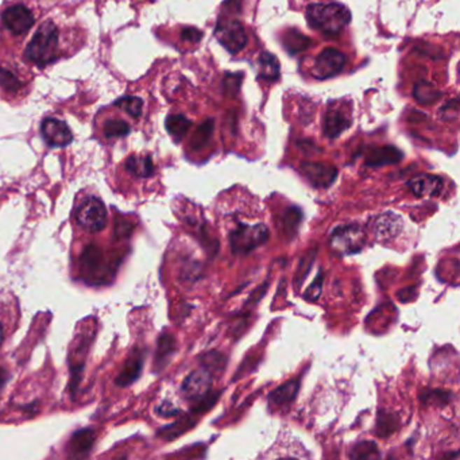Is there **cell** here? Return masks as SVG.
<instances>
[{"instance_id":"40","label":"cell","mask_w":460,"mask_h":460,"mask_svg":"<svg viewBox=\"0 0 460 460\" xmlns=\"http://www.w3.org/2000/svg\"><path fill=\"white\" fill-rule=\"evenodd\" d=\"M203 38V33L199 32L195 27H186L181 32V39L186 41V42H192V43H197L200 39Z\"/></svg>"},{"instance_id":"17","label":"cell","mask_w":460,"mask_h":460,"mask_svg":"<svg viewBox=\"0 0 460 460\" xmlns=\"http://www.w3.org/2000/svg\"><path fill=\"white\" fill-rule=\"evenodd\" d=\"M177 351V342L173 335L162 333L158 339L157 352L154 358V371L160 372L169 365Z\"/></svg>"},{"instance_id":"10","label":"cell","mask_w":460,"mask_h":460,"mask_svg":"<svg viewBox=\"0 0 460 460\" xmlns=\"http://www.w3.org/2000/svg\"><path fill=\"white\" fill-rule=\"evenodd\" d=\"M1 20L6 29L14 36L26 34L34 25L36 17L23 4H14L3 11Z\"/></svg>"},{"instance_id":"1","label":"cell","mask_w":460,"mask_h":460,"mask_svg":"<svg viewBox=\"0 0 460 460\" xmlns=\"http://www.w3.org/2000/svg\"><path fill=\"white\" fill-rule=\"evenodd\" d=\"M311 27L328 37L339 36L350 23V10L340 3H312L307 8Z\"/></svg>"},{"instance_id":"16","label":"cell","mask_w":460,"mask_h":460,"mask_svg":"<svg viewBox=\"0 0 460 460\" xmlns=\"http://www.w3.org/2000/svg\"><path fill=\"white\" fill-rule=\"evenodd\" d=\"M142 368H144V351H132L127 361L125 362L123 368L119 371V375L116 377L115 381L116 385L129 386L139 378Z\"/></svg>"},{"instance_id":"3","label":"cell","mask_w":460,"mask_h":460,"mask_svg":"<svg viewBox=\"0 0 460 460\" xmlns=\"http://www.w3.org/2000/svg\"><path fill=\"white\" fill-rule=\"evenodd\" d=\"M269 240V230L265 224H243L230 234V246L234 256H247Z\"/></svg>"},{"instance_id":"33","label":"cell","mask_w":460,"mask_h":460,"mask_svg":"<svg viewBox=\"0 0 460 460\" xmlns=\"http://www.w3.org/2000/svg\"><path fill=\"white\" fill-rule=\"evenodd\" d=\"M113 106L119 107L120 110L127 112L130 116L132 118H139L142 115V109H144V100L137 96H125L120 97L113 103Z\"/></svg>"},{"instance_id":"29","label":"cell","mask_w":460,"mask_h":460,"mask_svg":"<svg viewBox=\"0 0 460 460\" xmlns=\"http://www.w3.org/2000/svg\"><path fill=\"white\" fill-rule=\"evenodd\" d=\"M317 257V247H314L312 250L307 251L298 262V267H297V273H295V286H301L302 282L305 281V278L309 274L311 269H312L313 263Z\"/></svg>"},{"instance_id":"35","label":"cell","mask_w":460,"mask_h":460,"mask_svg":"<svg viewBox=\"0 0 460 460\" xmlns=\"http://www.w3.org/2000/svg\"><path fill=\"white\" fill-rule=\"evenodd\" d=\"M302 221V212L300 208L297 207H292L289 209H286L284 218H282V225H284V230L288 235L293 237L300 225V223Z\"/></svg>"},{"instance_id":"36","label":"cell","mask_w":460,"mask_h":460,"mask_svg":"<svg viewBox=\"0 0 460 460\" xmlns=\"http://www.w3.org/2000/svg\"><path fill=\"white\" fill-rule=\"evenodd\" d=\"M0 87L7 91H18L22 87V81L13 71L0 67Z\"/></svg>"},{"instance_id":"20","label":"cell","mask_w":460,"mask_h":460,"mask_svg":"<svg viewBox=\"0 0 460 460\" xmlns=\"http://www.w3.org/2000/svg\"><path fill=\"white\" fill-rule=\"evenodd\" d=\"M196 414H190V416H185L183 419L177 420L176 423L170 424L167 426H164L160 432H158V436H161L162 439L165 440H174L177 439L179 436L184 435L185 432L190 431L196 424H197V420H195Z\"/></svg>"},{"instance_id":"34","label":"cell","mask_w":460,"mask_h":460,"mask_svg":"<svg viewBox=\"0 0 460 460\" xmlns=\"http://www.w3.org/2000/svg\"><path fill=\"white\" fill-rule=\"evenodd\" d=\"M378 456V447L374 442H358L351 449L350 458L352 459H374Z\"/></svg>"},{"instance_id":"31","label":"cell","mask_w":460,"mask_h":460,"mask_svg":"<svg viewBox=\"0 0 460 460\" xmlns=\"http://www.w3.org/2000/svg\"><path fill=\"white\" fill-rule=\"evenodd\" d=\"M103 131L109 139H115V138H123V137L129 135L131 127L126 120L119 119V118H112L104 123Z\"/></svg>"},{"instance_id":"4","label":"cell","mask_w":460,"mask_h":460,"mask_svg":"<svg viewBox=\"0 0 460 460\" xmlns=\"http://www.w3.org/2000/svg\"><path fill=\"white\" fill-rule=\"evenodd\" d=\"M366 244V232L359 224H346L331 232L330 246L339 256H354L362 251Z\"/></svg>"},{"instance_id":"23","label":"cell","mask_w":460,"mask_h":460,"mask_svg":"<svg viewBox=\"0 0 460 460\" xmlns=\"http://www.w3.org/2000/svg\"><path fill=\"white\" fill-rule=\"evenodd\" d=\"M400 428V419L397 414L390 412H379L377 417V425H375V433L379 438H389Z\"/></svg>"},{"instance_id":"39","label":"cell","mask_w":460,"mask_h":460,"mask_svg":"<svg viewBox=\"0 0 460 460\" xmlns=\"http://www.w3.org/2000/svg\"><path fill=\"white\" fill-rule=\"evenodd\" d=\"M267 286H269V284H267V282L262 284V285H260L258 289H256V292H253L251 295L249 297V300L246 301L244 307L247 308V307H254V305H257L258 302L260 301V298H262L263 295H265V292H267Z\"/></svg>"},{"instance_id":"6","label":"cell","mask_w":460,"mask_h":460,"mask_svg":"<svg viewBox=\"0 0 460 460\" xmlns=\"http://www.w3.org/2000/svg\"><path fill=\"white\" fill-rule=\"evenodd\" d=\"M347 62V57L337 49L328 48L324 49L320 55L316 57L313 62V77L319 80H327L333 76L340 74Z\"/></svg>"},{"instance_id":"7","label":"cell","mask_w":460,"mask_h":460,"mask_svg":"<svg viewBox=\"0 0 460 460\" xmlns=\"http://www.w3.org/2000/svg\"><path fill=\"white\" fill-rule=\"evenodd\" d=\"M212 382L214 374L202 366L185 378L181 386L183 396L189 401L197 403L212 390Z\"/></svg>"},{"instance_id":"18","label":"cell","mask_w":460,"mask_h":460,"mask_svg":"<svg viewBox=\"0 0 460 460\" xmlns=\"http://www.w3.org/2000/svg\"><path fill=\"white\" fill-rule=\"evenodd\" d=\"M298 390H300V381L297 379L282 384L269 394V405L273 407L291 405L295 401Z\"/></svg>"},{"instance_id":"21","label":"cell","mask_w":460,"mask_h":460,"mask_svg":"<svg viewBox=\"0 0 460 460\" xmlns=\"http://www.w3.org/2000/svg\"><path fill=\"white\" fill-rule=\"evenodd\" d=\"M258 65H259V77L273 83L277 81L279 77V61L276 58V55L265 52L259 55L258 60Z\"/></svg>"},{"instance_id":"22","label":"cell","mask_w":460,"mask_h":460,"mask_svg":"<svg viewBox=\"0 0 460 460\" xmlns=\"http://www.w3.org/2000/svg\"><path fill=\"white\" fill-rule=\"evenodd\" d=\"M95 442V433L91 429H83L76 432L71 440L72 456H85L90 454Z\"/></svg>"},{"instance_id":"9","label":"cell","mask_w":460,"mask_h":460,"mask_svg":"<svg viewBox=\"0 0 460 460\" xmlns=\"http://www.w3.org/2000/svg\"><path fill=\"white\" fill-rule=\"evenodd\" d=\"M404 228V221L394 212H385L368 223V230L379 242H389L397 238Z\"/></svg>"},{"instance_id":"26","label":"cell","mask_w":460,"mask_h":460,"mask_svg":"<svg viewBox=\"0 0 460 460\" xmlns=\"http://www.w3.org/2000/svg\"><path fill=\"white\" fill-rule=\"evenodd\" d=\"M413 96L420 104L429 106V104L436 103L439 100V97H442V92L438 91L431 83L420 81L416 84V87L413 90Z\"/></svg>"},{"instance_id":"41","label":"cell","mask_w":460,"mask_h":460,"mask_svg":"<svg viewBox=\"0 0 460 460\" xmlns=\"http://www.w3.org/2000/svg\"><path fill=\"white\" fill-rule=\"evenodd\" d=\"M157 413L161 414L162 417H173V416H177L180 413V410L176 409L174 406L169 404V403H164L162 405L158 406Z\"/></svg>"},{"instance_id":"27","label":"cell","mask_w":460,"mask_h":460,"mask_svg":"<svg viewBox=\"0 0 460 460\" xmlns=\"http://www.w3.org/2000/svg\"><path fill=\"white\" fill-rule=\"evenodd\" d=\"M214 123H215L214 119H208V120L204 122L202 126H199V129L193 132L192 139H190V148L192 150H195V151L202 150L209 144L212 132H214Z\"/></svg>"},{"instance_id":"14","label":"cell","mask_w":460,"mask_h":460,"mask_svg":"<svg viewBox=\"0 0 460 460\" xmlns=\"http://www.w3.org/2000/svg\"><path fill=\"white\" fill-rule=\"evenodd\" d=\"M412 193L417 197H436L442 193L444 181L435 174H420L407 183Z\"/></svg>"},{"instance_id":"2","label":"cell","mask_w":460,"mask_h":460,"mask_svg":"<svg viewBox=\"0 0 460 460\" xmlns=\"http://www.w3.org/2000/svg\"><path fill=\"white\" fill-rule=\"evenodd\" d=\"M60 52V33L53 22H46L38 27L34 37L29 42L25 55L38 67L55 62Z\"/></svg>"},{"instance_id":"8","label":"cell","mask_w":460,"mask_h":460,"mask_svg":"<svg viewBox=\"0 0 460 460\" xmlns=\"http://www.w3.org/2000/svg\"><path fill=\"white\" fill-rule=\"evenodd\" d=\"M215 36L231 55H237L246 46L247 34L238 20L221 22L215 30Z\"/></svg>"},{"instance_id":"25","label":"cell","mask_w":460,"mask_h":460,"mask_svg":"<svg viewBox=\"0 0 460 460\" xmlns=\"http://www.w3.org/2000/svg\"><path fill=\"white\" fill-rule=\"evenodd\" d=\"M284 46L285 49L291 53V55H295L300 52H304L305 49L309 48L311 45V39L305 37L302 33L297 32V30H289L284 34Z\"/></svg>"},{"instance_id":"15","label":"cell","mask_w":460,"mask_h":460,"mask_svg":"<svg viewBox=\"0 0 460 460\" xmlns=\"http://www.w3.org/2000/svg\"><path fill=\"white\" fill-rule=\"evenodd\" d=\"M404 158L401 150L394 146H379L371 148L366 153L365 164L370 167H381V166L398 164Z\"/></svg>"},{"instance_id":"5","label":"cell","mask_w":460,"mask_h":460,"mask_svg":"<svg viewBox=\"0 0 460 460\" xmlns=\"http://www.w3.org/2000/svg\"><path fill=\"white\" fill-rule=\"evenodd\" d=\"M77 223L90 232H100L107 224V209L104 203L91 197L77 211Z\"/></svg>"},{"instance_id":"43","label":"cell","mask_w":460,"mask_h":460,"mask_svg":"<svg viewBox=\"0 0 460 460\" xmlns=\"http://www.w3.org/2000/svg\"><path fill=\"white\" fill-rule=\"evenodd\" d=\"M0 342H1V326H0Z\"/></svg>"},{"instance_id":"28","label":"cell","mask_w":460,"mask_h":460,"mask_svg":"<svg viewBox=\"0 0 460 460\" xmlns=\"http://www.w3.org/2000/svg\"><path fill=\"white\" fill-rule=\"evenodd\" d=\"M202 366L211 371L212 374H218L224 371L227 365V356L223 355L219 351H209L200 356Z\"/></svg>"},{"instance_id":"32","label":"cell","mask_w":460,"mask_h":460,"mask_svg":"<svg viewBox=\"0 0 460 460\" xmlns=\"http://www.w3.org/2000/svg\"><path fill=\"white\" fill-rule=\"evenodd\" d=\"M80 263H81V269L92 273L96 272L100 267L102 263V251L100 249H97L96 246H88L85 249V251L83 253V256L80 258Z\"/></svg>"},{"instance_id":"24","label":"cell","mask_w":460,"mask_h":460,"mask_svg":"<svg viewBox=\"0 0 460 460\" xmlns=\"http://www.w3.org/2000/svg\"><path fill=\"white\" fill-rule=\"evenodd\" d=\"M192 126V122L184 115H170L166 119V130L174 141H181Z\"/></svg>"},{"instance_id":"19","label":"cell","mask_w":460,"mask_h":460,"mask_svg":"<svg viewBox=\"0 0 460 460\" xmlns=\"http://www.w3.org/2000/svg\"><path fill=\"white\" fill-rule=\"evenodd\" d=\"M126 169L131 174L141 179L151 177L155 172L154 162L148 155H131L126 161Z\"/></svg>"},{"instance_id":"11","label":"cell","mask_w":460,"mask_h":460,"mask_svg":"<svg viewBox=\"0 0 460 460\" xmlns=\"http://www.w3.org/2000/svg\"><path fill=\"white\" fill-rule=\"evenodd\" d=\"M300 172L304 179L317 189L330 188L337 177V169L323 162H302Z\"/></svg>"},{"instance_id":"30","label":"cell","mask_w":460,"mask_h":460,"mask_svg":"<svg viewBox=\"0 0 460 460\" xmlns=\"http://www.w3.org/2000/svg\"><path fill=\"white\" fill-rule=\"evenodd\" d=\"M421 401L426 405L444 406L449 404L454 398V394L448 390L442 389H433V390H425L421 393Z\"/></svg>"},{"instance_id":"38","label":"cell","mask_w":460,"mask_h":460,"mask_svg":"<svg viewBox=\"0 0 460 460\" xmlns=\"http://www.w3.org/2000/svg\"><path fill=\"white\" fill-rule=\"evenodd\" d=\"M242 74H227L223 80L224 93L228 96H235L239 92Z\"/></svg>"},{"instance_id":"37","label":"cell","mask_w":460,"mask_h":460,"mask_svg":"<svg viewBox=\"0 0 460 460\" xmlns=\"http://www.w3.org/2000/svg\"><path fill=\"white\" fill-rule=\"evenodd\" d=\"M323 281H324V276L323 272L319 270L317 276L314 278L312 284L309 285V288L307 289V292L304 293V298L309 302H316L317 298L321 295V289H323Z\"/></svg>"},{"instance_id":"13","label":"cell","mask_w":460,"mask_h":460,"mask_svg":"<svg viewBox=\"0 0 460 460\" xmlns=\"http://www.w3.org/2000/svg\"><path fill=\"white\" fill-rule=\"evenodd\" d=\"M41 134L45 142L52 148H64L74 141L69 126L55 118H46L41 125Z\"/></svg>"},{"instance_id":"12","label":"cell","mask_w":460,"mask_h":460,"mask_svg":"<svg viewBox=\"0 0 460 460\" xmlns=\"http://www.w3.org/2000/svg\"><path fill=\"white\" fill-rule=\"evenodd\" d=\"M351 123H352V118H351L350 110H346L343 107V103H332L324 116V123H323L324 135L327 138L335 139L342 132L350 129Z\"/></svg>"},{"instance_id":"42","label":"cell","mask_w":460,"mask_h":460,"mask_svg":"<svg viewBox=\"0 0 460 460\" xmlns=\"http://www.w3.org/2000/svg\"><path fill=\"white\" fill-rule=\"evenodd\" d=\"M7 379H8V372L4 368H0V391H1V389L6 385Z\"/></svg>"}]
</instances>
